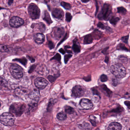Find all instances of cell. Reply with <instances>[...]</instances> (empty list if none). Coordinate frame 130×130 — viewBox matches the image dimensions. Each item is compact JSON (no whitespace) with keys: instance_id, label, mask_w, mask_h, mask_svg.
Here are the masks:
<instances>
[{"instance_id":"52a82bcc","label":"cell","mask_w":130,"mask_h":130,"mask_svg":"<svg viewBox=\"0 0 130 130\" xmlns=\"http://www.w3.org/2000/svg\"><path fill=\"white\" fill-rule=\"evenodd\" d=\"M36 87L40 89H43L48 85V82L43 78L39 77L37 78L34 82Z\"/></svg>"},{"instance_id":"5bb4252c","label":"cell","mask_w":130,"mask_h":130,"mask_svg":"<svg viewBox=\"0 0 130 130\" xmlns=\"http://www.w3.org/2000/svg\"><path fill=\"white\" fill-rule=\"evenodd\" d=\"M34 39L36 43L41 44L45 40V36L42 34L37 33L34 36Z\"/></svg>"},{"instance_id":"4316f807","label":"cell","mask_w":130,"mask_h":130,"mask_svg":"<svg viewBox=\"0 0 130 130\" xmlns=\"http://www.w3.org/2000/svg\"><path fill=\"white\" fill-rule=\"evenodd\" d=\"M100 79L102 82L107 81L108 80V77L106 75H102L100 77Z\"/></svg>"},{"instance_id":"e575fe53","label":"cell","mask_w":130,"mask_h":130,"mask_svg":"<svg viewBox=\"0 0 130 130\" xmlns=\"http://www.w3.org/2000/svg\"><path fill=\"white\" fill-rule=\"evenodd\" d=\"M98 26L99 27H100V28H102V29H104V24L102 23H99L98 24Z\"/></svg>"},{"instance_id":"83f0119b","label":"cell","mask_w":130,"mask_h":130,"mask_svg":"<svg viewBox=\"0 0 130 130\" xmlns=\"http://www.w3.org/2000/svg\"><path fill=\"white\" fill-rule=\"evenodd\" d=\"M72 16L70 13H66V20L68 22H70L72 20Z\"/></svg>"},{"instance_id":"836d02e7","label":"cell","mask_w":130,"mask_h":130,"mask_svg":"<svg viewBox=\"0 0 130 130\" xmlns=\"http://www.w3.org/2000/svg\"><path fill=\"white\" fill-rule=\"evenodd\" d=\"M122 39L123 42H127V40H128V36L123 37L122 38Z\"/></svg>"},{"instance_id":"e0dca14e","label":"cell","mask_w":130,"mask_h":130,"mask_svg":"<svg viewBox=\"0 0 130 130\" xmlns=\"http://www.w3.org/2000/svg\"><path fill=\"white\" fill-rule=\"evenodd\" d=\"M78 127L81 130H91V127L88 123H83L78 125Z\"/></svg>"},{"instance_id":"8fae6325","label":"cell","mask_w":130,"mask_h":130,"mask_svg":"<svg viewBox=\"0 0 130 130\" xmlns=\"http://www.w3.org/2000/svg\"><path fill=\"white\" fill-rule=\"evenodd\" d=\"M29 92L27 89L23 87L17 88L15 91V94L18 97L21 98H24L29 95Z\"/></svg>"},{"instance_id":"9c48e42d","label":"cell","mask_w":130,"mask_h":130,"mask_svg":"<svg viewBox=\"0 0 130 130\" xmlns=\"http://www.w3.org/2000/svg\"><path fill=\"white\" fill-rule=\"evenodd\" d=\"M24 21L22 18L17 17H13L10 19L9 24L12 27H17L23 24Z\"/></svg>"},{"instance_id":"277c9868","label":"cell","mask_w":130,"mask_h":130,"mask_svg":"<svg viewBox=\"0 0 130 130\" xmlns=\"http://www.w3.org/2000/svg\"><path fill=\"white\" fill-rule=\"evenodd\" d=\"M28 13L31 18L32 19H38L40 15V10L37 5L32 3L28 7Z\"/></svg>"},{"instance_id":"7402d4cb","label":"cell","mask_w":130,"mask_h":130,"mask_svg":"<svg viewBox=\"0 0 130 130\" xmlns=\"http://www.w3.org/2000/svg\"><path fill=\"white\" fill-rule=\"evenodd\" d=\"M8 51L9 49L6 45L0 44V52H7Z\"/></svg>"},{"instance_id":"ac0fdd59","label":"cell","mask_w":130,"mask_h":130,"mask_svg":"<svg viewBox=\"0 0 130 130\" xmlns=\"http://www.w3.org/2000/svg\"><path fill=\"white\" fill-rule=\"evenodd\" d=\"M43 20H45L48 24H51L52 22L49 14L46 11H45Z\"/></svg>"},{"instance_id":"d4e9b609","label":"cell","mask_w":130,"mask_h":130,"mask_svg":"<svg viewBox=\"0 0 130 130\" xmlns=\"http://www.w3.org/2000/svg\"><path fill=\"white\" fill-rule=\"evenodd\" d=\"M119 20H120V18H119L115 17H111V18L110 20V22L112 24L115 25L117 23Z\"/></svg>"},{"instance_id":"ba28073f","label":"cell","mask_w":130,"mask_h":130,"mask_svg":"<svg viewBox=\"0 0 130 130\" xmlns=\"http://www.w3.org/2000/svg\"><path fill=\"white\" fill-rule=\"evenodd\" d=\"M85 92V89L83 87L80 85H76L72 90V95L74 97H80L83 95Z\"/></svg>"},{"instance_id":"b9f144b4","label":"cell","mask_w":130,"mask_h":130,"mask_svg":"<svg viewBox=\"0 0 130 130\" xmlns=\"http://www.w3.org/2000/svg\"></svg>"},{"instance_id":"60d3db41","label":"cell","mask_w":130,"mask_h":130,"mask_svg":"<svg viewBox=\"0 0 130 130\" xmlns=\"http://www.w3.org/2000/svg\"></svg>"},{"instance_id":"f35d334b","label":"cell","mask_w":130,"mask_h":130,"mask_svg":"<svg viewBox=\"0 0 130 130\" xmlns=\"http://www.w3.org/2000/svg\"><path fill=\"white\" fill-rule=\"evenodd\" d=\"M82 2H89V1H82Z\"/></svg>"},{"instance_id":"4dcf8cb0","label":"cell","mask_w":130,"mask_h":130,"mask_svg":"<svg viewBox=\"0 0 130 130\" xmlns=\"http://www.w3.org/2000/svg\"><path fill=\"white\" fill-rule=\"evenodd\" d=\"M92 117H90V121H91V123L93 126H96V122L95 121H94V120L93 118H92Z\"/></svg>"},{"instance_id":"603a6c76","label":"cell","mask_w":130,"mask_h":130,"mask_svg":"<svg viewBox=\"0 0 130 130\" xmlns=\"http://www.w3.org/2000/svg\"><path fill=\"white\" fill-rule=\"evenodd\" d=\"M61 5L66 10H70L71 8V5L69 3H67L64 2H61Z\"/></svg>"},{"instance_id":"cb8c5ba5","label":"cell","mask_w":130,"mask_h":130,"mask_svg":"<svg viewBox=\"0 0 130 130\" xmlns=\"http://www.w3.org/2000/svg\"><path fill=\"white\" fill-rule=\"evenodd\" d=\"M72 49L75 53H78L80 52V49L79 46L75 42L73 43Z\"/></svg>"},{"instance_id":"3957f363","label":"cell","mask_w":130,"mask_h":130,"mask_svg":"<svg viewBox=\"0 0 130 130\" xmlns=\"http://www.w3.org/2000/svg\"><path fill=\"white\" fill-rule=\"evenodd\" d=\"M25 109V105L21 103H14L11 105L10 108V111L12 114L15 116H20L21 115Z\"/></svg>"},{"instance_id":"74e56055","label":"cell","mask_w":130,"mask_h":130,"mask_svg":"<svg viewBox=\"0 0 130 130\" xmlns=\"http://www.w3.org/2000/svg\"><path fill=\"white\" fill-rule=\"evenodd\" d=\"M4 83L3 82V81H2L0 82V89L1 88L2 86H4Z\"/></svg>"},{"instance_id":"30bf717a","label":"cell","mask_w":130,"mask_h":130,"mask_svg":"<svg viewBox=\"0 0 130 130\" xmlns=\"http://www.w3.org/2000/svg\"><path fill=\"white\" fill-rule=\"evenodd\" d=\"M64 33V28L56 27L53 28L52 33V35L56 39L59 40L62 36Z\"/></svg>"},{"instance_id":"5b68a950","label":"cell","mask_w":130,"mask_h":130,"mask_svg":"<svg viewBox=\"0 0 130 130\" xmlns=\"http://www.w3.org/2000/svg\"><path fill=\"white\" fill-rule=\"evenodd\" d=\"M10 70L12 76L16 79L21 78L23 75L22 69L16 65H11L10 67Z\"/></svg>"},{"instance_id":"8992f818","label":"cell","mask_w":130,"mask_h":130,"mask_svg":"<svg viewBox=\"0 0 130 130\" xmlns=\"http://www.w3.org/2000/svg\"><path fill=\"white\" fill-rule=\"evenodd\" d=\"M111 12V7L108 4H105L99 15V18L101 20H106L109 17Z\"/></svg>"},{"instance_id":"ffe728a7","label":"cell","mask_w":130,"mask_h":130,"mask_svg":"<svg viewBox=\"0 0 130 130\" xmlns=\"http://www.w3.org/2000/svg\"><path fill=\"white\" fill-rule=\"evenodd\" d=\"M92 37L91 35L86 36L84 39V43L86 44L91 43L92 42Z\"/></svg>"},{"instance_id":"2e32d148","label":"cell","mask_w":130,"mask_h":130,"mask_svg":"<svg viewBox=\"0 0 130 130\" xmlns=\"http://www.w3.org/2000/svg\"><path fill=\"white\" fill-rule=\"evenodd\" d=\"M29 96L30 98L33 100H37L40 97V93L39 91L35 89L29 94Z\"/></svg>"},{"instance_id":"7c38bea8","label":"cell","mask_w":130,"mask_h":130,"mask_svg":"<svg viewBox=\"0 0 130 130\" xmlns=\"http://www.w3.org/2000/svg\"><path fill=\"white\" fill-rule=\"evenodd\" d=\"M79 105L83 109L89 110L93 107V104L89 99L83 98L80 101Z\"/></svg>"},{"instance_id":"f546056e","label":"cell","mask_w":130,"mask_h":130,"mask_svg":"<svg viewBox=\"0 0 130 130\" xmlns=\"http://www.w3.org/2000/svg\"><path fill=\"white\" fill-rule=\"evenodd\" d=\"M71 55H66L64 56V61L65 63H67L69 59L72 57Z\"/></svg>"},{"instance_id":"f1b7e54d","label":"cell","mask_w":130,"mask_h":130,"mask_svg":"<svg viewBox=\"0 0 130 130\" xmlns=\"http://www.w3.org/2000/svg\"><path fill=\"white\" fill-rule=\"evenodd\" d=\"M52 59L56 60H57V61H58V62H59V61H60L61 59V55H60V54H59V53H57V54L56 55L52 58Z\"/></svg>"},{"instance_id":"d6986e66","label":"cell","mask_w":130,"mask_h":130,"mask_svg":"<svg viewBox=\"0 0 130 130\" xmlns=\"http://www.w3.org/2000/svg\"><path fill=\"white\" fill-rule=\"evenodd\" d=\"M57 118L59 120H64L67 118V115L64 112H60L58 114Z\"/></svg>"},{"instance_id":"ab89813d","label":"cell","mask_w":130,"mask_h":130,"mask_svg":"<svg viewBox=\"0 0 130 130\" xmlns=\"http://www.w3.org/2000/svg\"><path fill=\"white\" fill-rule=\"evenodd\" d=\"M0 105H1V104H0Z\"/></svg>"},{"instance_id":"d6a6232c","label":"cell","mask_w":130,"mask_h":130,"mask_svg":"<svg viewBox=\"0 0 130 130\" xmlns=\"http://www.w3.org/2000/svg\"><path fill=\"white\" fill-rule=\"evenodd\" d=\"M48 79L49 81L52 82H53L55 80V78H54V77H53V76H49L48 77Z\"/></svg>"},{"instance_id":"484cf974","label":"cell","mask_w":130,"mask_h":130,"mask_svg":"<svg viewBox=\"0 0 130 130\" xmlns=\"http://www.w3.org/2000/svg\"><path fill=\"white\" fill-rule=\"evenodd\" d=\"M118 13H121L122 14H125L126 13V9L123 7H120L118 8Z\"/></svg>"},{"instance_id":"d590c367","label":"cell","mask_w":130,"mask_h":130,"mask_svg":"<svg viewBox=\"0 0 130 130\" xmlns=\"http://www.w3.org/2000/svg\"><path fill=\"white\" fill-rule=\"evenodd\" d=\"M125 104L130 108V102L129 101H126L125 102Z\"/></svg>"},{"instance_id":"7a4b0ae2","label":"cell","mask_w":130,"mask_h":130,"mask_svg":"<svg viewBox=\"0 0 130 130\" xmlns=\"http://www.w3.org/2000/svg\"><path fill=\"white\" fill-rule=\"evenodd\" d=\"M15 118L10 112H5L1 116L0 121L3 125L8 126H12L14 123Z\"/></svg>"},{"instance_id":"6da1fadb","label":"cell","mask_w":130,"mask_h":130,"mask_svg":"<svg viewBox=\"0 0 130 130\" xmlns=\"http://www.w3.org/2000/svg\"><path fill=\"white\" fill-rule=\"evenodd\" d=\"M111 73L117 78H123L126 76V71L123 66L121 64H115L111 67Z\"/></svg>"},{"instance_id":"8d00e7d4","label":"cell","mask_w":130,"mask_h":130,"mask_svg":"<svg viewBox=\"0 0 130 130\" xmlns=\"http://www.w3.org/2000/svg\"><path fill=\"white\" fill-rule=\"evenodd\" d=\"M59 52H60L61 53H62V54H64L65 53V50H64V49H61L60 50H59Z\"/></svg>"},{"instance_id":"9a60e30c","label":"cell","mask_w":130,"mask_h":130,"mask_svg":"<svg viewBox=\"0 0 130 130\" xmlns=\"http://www.w3.org/2000/svg\"><path fill=\"white\" fill-rule=\"evenodd\" d=\"M122 126L119 123L113 122L111 123L108 127V130H121Z\"/></svg>"},{"instance_id":"44dd1931","label":"cell","mask_w":130,"mask_h":130,"mask_svg":"<svg viewBox=\"0 0 130 130\" xmlns=\"http://www.w3.org/2000/svg\"><path fill=\"white\" fill-rule=\"evenodd\" d=\"M65 111L67 113L69 114H72L74 112V110L73 108L70 106H66L65 107Z\"/></svg>"},{"instance_id":"4fadbf2b","label":"cell","mask_w":130,"mask_h":130,"mask_svg":"<svg viewBox=\"0 0 130 130\" xmlns=\"http://www.w3.org/2000/svg\"><path fill=\"white\" fill-rule=\"evenodd\" d=\"M52 15L55 18L61 20L64 17V11L61 8H55L53 11Z\"/></svg>"},{"instance_id":"1f68e13d","label":"cell","mask_w":130,"mask_h":130,"mask_svg":"<svg viewBox=\"0 0 130 130\" xmlns=\"http://www.w3.org/2000/svg\"><path fill=\"white\" fill-rule=\"evenodd\" d=\"M48 46L50 49H52L54 47V44H53V43L51 42V41H49V42Z\"/></svg>"}]
</instances>
